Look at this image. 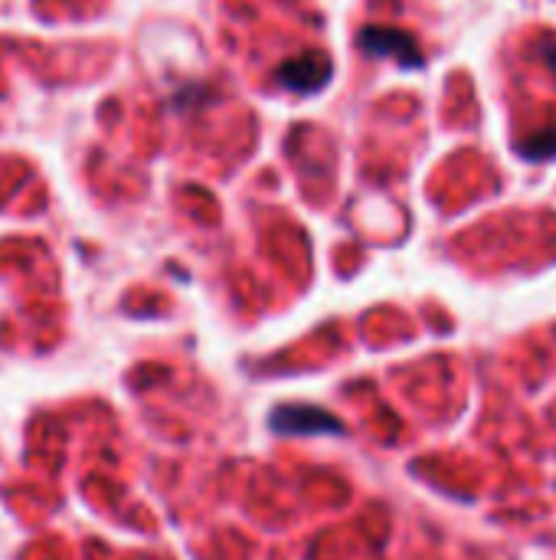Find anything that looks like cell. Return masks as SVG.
I'll list each match as a JSON object with an SVG mask.
<instances>
[{
	"label": "cell",
	"mask_w": 556,
	"mask_h": 560,
	"mask_svg": "<svg viewBox=\"0 0 556 560\" xmlns=\"http://www.w3.org/2000/svg\"><path fill=\"white\" fill-rule=\"evenodd\" d=\"M360 46L374 56H397L403 66H423V56L416 52V43L406 33L397 30H364Z\"/></svg>",
	"instance_id": "cell-2"
},
{
	"label": "cell",
	"mask_w": 556,
	"mask_h": 560,
	"mask_svg": "<svg viewBox=\"0 0 556 560\" xmlns=\"http://www.w3.org/2000/svg\"><path fill=\"white\" fill-rule=\"evenodd\" d=\"M272 430H279V433H341V423L318 407H282L272 413Z\"/></svg>",
	"instance_id": "cell-1"
},
{
	"label": "cell",
	"mask_w": 556,
	"mask_h": 560,
	"mask_svg": "<svg viewBox=\"0 0 556 560\" xmlns=\"http://www.w3.org/2000/svg\"><path fill=\"white\" fill-rule=\"evenodd\" d=\"M547 62H551V66H554V69H556V46H554V49H551V52H547Z\"/></svg>",
	"instance_id": "cell-5"
},
{
	"label": "cell",
	"mask_w": 556,
	"mask_h": 560,
	"mask_svg": "<svg viewBox=\"0 0 556 560\" xmlns=\"http://www.w3.org/2000/svg\"><path fill=\"white\" fill-rule=\"evenodd\" d=\"M521 151L528 154V158H551V154H556V135H551V138H534V141H524L521 144Z\"/></svg>",
	"instance_id": "cell-4"
},
{
	"label": "cell",
	"mask_w": 556,
	"mask_h": 560,
	"mask_svg": "<svg viewBox=\"0 0 556 560\" xmlns=\"http://www.w3.org/2000/svg\"><path fill=\"white\" fill-rule=\"evenodd\" d=\"M328 72H331L328 59L311 52V56H301V59H295V62L279 66L275 75H279L282 85H288V89H295V92H315L318 85H324Z\"/></svg>",
	"instance_id": "cell-3"
}]
</instances>
